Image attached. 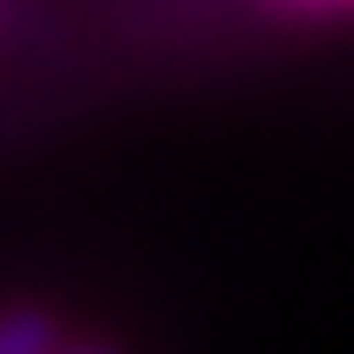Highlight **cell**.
Instances as JSON below:
<instances>
[{
	"instance_id": "1",
	"label": "cell",
	"mask_w": 354,
	"mask_h": 354,
	"mask_svg": "<svg viewBox=\"0 0 354 354\" xmlns=\"http://www.w3.org/2000/svg\"><path fill=\"white\" fill-rule=\"evenodd\" d=\"M55 348V318L49 312H0V354H49Z\"/></svg>"
},
{
	"instance_id": "2",
	"label": "cell",
	"mask_w": 354,
	"mask_h": 354,
	"mask_svg": "<svg viewBox=\"0 0 354 354\" xmlns=\"http://www.w3.org/2000/svg\"><path fill=\"white\" fill-rule=\"evenodd\" d=\"M49 354H110V348H98V342H80V348H62V342H55Z\"/></svg>"
},
{
	"instance_id": "3",
	"label": "cell",
	"mask_w": 354,
	"mask_h": 354,
	"mask_svg": "<svg viewBox=\"0 0 354 354\" xmlns=\"http://www.w3.org/2000/svg\"><path fill=\"white\" fill-rule=\"evenodd\" d=\"M287 6H354V0H287Z\"/></svg>"
}]
</instances>
